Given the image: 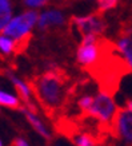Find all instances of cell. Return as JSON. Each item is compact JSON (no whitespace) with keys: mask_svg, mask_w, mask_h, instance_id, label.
<instances>
[{"mask_svg":"<svg viewBox=\"0 0 132 146\" xmlns=\"http://www.w3.org/2000/svg\"><path fill=\"white\" fill-rule=\"evenodd\" d=\"M27 84L45 115L52 121L68 113L80 87L79 82H72L68 72L60 67H52V70L35 76Z\"/></svg>","mask_w":132,"mask_h":146,"instance_id":"obj_1","label":"cell"},{"mask_svg":"<svg viewBox=\"0 0 132 146\" xmlns=\"http://www.w3.org/2000/svg\"><path fill=\"white\" fill-rule=\"evenodd\" d=\"M97 46V59L91 66L85 67L83 71L88 72L89 76L95 79L100 93L115 98L119 91L121 79L125 75L132 74V64L128 62L127 58L121 56L123 52L118 43L99 36Z\"/></svg>","mask_w":132,"mask_h":146,"instance_id":"obj_2","label":"cell"},{"mask_svg":"<svg viewBox=\"0 0 132 146\" xmlns=\"http://www.w3.org/2000/svg\"><path fill=\"white\" fill-rule=\"evenodd\" d=\"M68 26L76 27L81 39L85 36H101L108 28L107 20L104 19V13H100L97 11L84 18L71 16Z\"/></svg>","mask_w":132,"mask_h":146,"instance_id":"obj_3","label":"cell"},{"mask_svg":"<svg viewBox=\"0 0 132 146\" xmlns=\"http://www.w3.org/2000/svg\"><path fill=\"white\" fill-rule=\"evenodd\" d=\"M37 20H39V15L35 9L24 11L22 15L11 19V22L3 28L1 35L8 36L13 40L20 39L23 36L31 34V28L35 26Z\"/></svg>","mask_w":132,"mask_h":146,"instance_id":"obj_4","label":"cell"},{"mask_svg":"<svg viewBox=\"0 0 132 146\" xmlns=\"http://www.w3.org/2000/svg\"><path fill=\"white\" fill-rule=\"evenodd\" d=\"M111 137L120 139L127 145H132V110L118 107L111 121Z\"/></svg>","mask_w":132,"mask_h":146,"instance_id":"obj_5","label":"cell"},{"mask_svg":"<svg viewBox=\"0 0 132 146\" xmlns=\"http://www.w3.org/2000/svg\"><path fill=\"white\" fill-rule=\"evenodd\" d=\"M118 110L116 103H115L114 98L108 97L106 94L99 93L96 94V97L93 98L92 106L89 107V110L87 111V114L92 115L99 121L104 122V123H110L114 118L115 113Z\"/></svg>","mask_w":132,"mask_h":146,"instance_id":"obj_6","label":"cell"},{"mask_svg":"<svg viewBox=\"0 0 132 146\" xmlns=\"http://www.w3.org/2000/svg\"><path fill=\"white\" fill-rule=\"evenodd\" d=\"M66 18L59 11H47L39 16L37 27L40 31H49V30H60L66 26Z\"/></svg>","mask_w":132,"mask_h":146,"instance_id":"obj_7","label":"cell"},{"mask_svg":"<svg viewBox=\"0 0 132 146\" xmlns=\"http://www.w3.org/2000/svg\"><path fill=\"white\" fill-rule=\"evenodd\" d=\"M23 111H24V115H26V118L28 119V122H30L32 127L36 130V133H39L44 139H47L48 142L52 141V135H51V133L48 131V129L45 127V125L39 119V117L30 110H23Z\"/></svg>","mask_w":132,"mask_h":146,"instance_id":"obj_8","label":"cell"},{"mask_svg":"<svg viewBox=\"0 0 132 146\" xmlns=\"http://www.w3.org/2000/svg\"><path fill=\"white\" fill-rule=\"evenodd\" d=\"M12 18V4L9 0H3L0 1V32L3 31Z\"/></svg>","mask_w":132,"mask_h":146,"instance_id":"obj_9","label":"cell"},{"mask_svg":"<svg viewBox=\"0 0 132 146\" xmlns=\"http://www.w3.org/2000/svg\"><path fill=\"white\" fill-rule=\"evenodd\" d=\"M12 52H15V40L5 35H0V54L7 56Z\"/></svg>","mask_w":132,"mask_h":146,"instance_id":"obj_10","label":"cell"},{"mask_svg":"<svg viewBox=\"0 0 132 146\" xmlns=\"http://www.w3.org/2000/svg\"><path fill=\"white\" fill-rule=\"evenodd\" d=\"M0 105L9 109H20V102L18 98L4 91H0Z\"/></svg>","mask_w":132,"mask_h":146,"instance_id":"obj_11","label":"cell"},{"mask_svg":"<svg viewBox=\"0 0 132 146\" xmlns=\"http://www.w3.org/2000/svg\"><path fill=\"white\" fill-rule=\"evenodd\" d=\"M118 44H119L121 52L124 54V56L132 64V39L131 38H121L118 40Z\"/></svg>","mask_w":132,"mask_h":146,"instance_id":"obj_12","label":"cell"},{"mask_svg":"<svg viewBox=\"0 0 132 146\" xmlns=\"http://www.w3.org/2000/svg\"><path fill=\"white\" fill-rule=\"evenodd\" d=\"M97 3H99V7L96 11L100 13H104L108 9H114L118 5L119 0H97Z\"/></svg>","mask_w":132,"mask_h":146,"instance_id":"obj_13","label":"cell"},{"mask_svg":"<svg viewBox=\"0 0 132 146\" xmlns=\"http://www.w3.org/2000/svg\"><path fill=\"white\" fill-rule=\"evenodd\" d=\"M52 0H23V4L30 8H37V7H43V5L51 4Z\"/></svg>","mask_w":132,"mask_h":146,"instance_id":"obj_14","label":"cell"},{"mask_svg":"<svg viewBox=\"0 0 132 146\" xmlns=\"http://www.w3.org/2000/svg\"><path fill=\"white\" fill-rule=\"evenodd\" d=\"M12 146H30V145H28L26 142V139H23V138H15L12 142Z\"/></svg>","mask_w":132,"mask_h":146,"instance_id":"obj_15","label":"cell"},{"mask_svg":"<svg viewBox=\"0 0 132 146\" xmlns=\"http://www.w3.org/2000/svg\"><path fill=\"white\" fill-rule=\"evenodd\" d=\"M124 106L127 107V109H129V110H132V99H127L125 101V105Z\"/></svg>","mask_w":132,"mask_h":146,"instance_id":"obj_16","label":"cell"},{"mask_svg":"<svg viewBox=\"0 0 132 146\" xmlns=\"http://www.w3.org/2000/svg\"><path fill=\"white\" fill-rule=\"evenodd\" d=\"M0 146H3V143H1V141H0Z\"/></svg>","mask_w":132,"mask_h":146,"instance_id":"obj_17","label":"cell"},{"mask_svg":"<svg viewBox=\"0 0 132 146\" xmlns=\"http://www.w3.org/2000/svg\"><path fill=\"white\" fill-rule=\"evenodd\" d=\"M0 1H3V0H0Z\"/></svg>","mask_w":132,"mask_h":146,"instance_id":"obj_18","label":"cell"},{"mask_svg":"<svg viewBox=\"0 0 132 146\" xmlns=\"http://www.w3.org/2000/svg\"><path fill=\"white\" fill-rule=\"evenodd\" d=\"M131 146H132V145H131Z\"/></svg>","mask_w":132,"mask_h":146,"instance_id":"obj_19","label":"cell"}]
</instances>
